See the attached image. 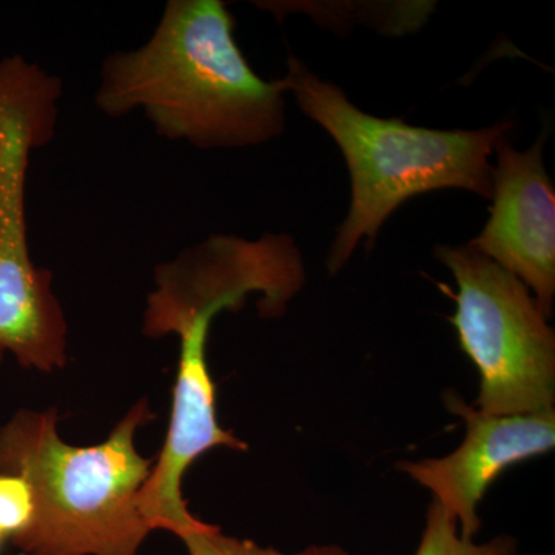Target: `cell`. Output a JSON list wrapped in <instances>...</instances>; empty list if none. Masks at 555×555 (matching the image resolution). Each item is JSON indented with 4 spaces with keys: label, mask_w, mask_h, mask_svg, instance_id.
Listing matches in <instances>:
<instances>
[{
    "label": "cell",
    "mask_w": 555,
    "mask_h": 555,
    "mask_svg": "<svg viewBox=\"0 0 555 555\" xmlns=\"http://www.w3.org/2000/svg\"><path fill=\"white\" fill-rule=\"evenodd\" d=\"M294 555H353L347 553L345 547L338 545H312L306 547L301 553Z\"/></svg>",
    "instance_id": "obj_12"
},
{
    "label": "cell",
    "mask_w": 555,
    "mask_h": 555,
    "mask_svg": "<svg viewBox=\"0 0 555 555\" xmlns=\"http://www.w3.org/2000/svg\"><path fill=\"white\" fill-rule=\"evenodd\" d=\"M178 537L189 555H286L275 547L258 545L254 540L222 534L219 526L203 520Z\"/></svg>",
    "instance_id": "obj_10"
},
{
    "label": "cell",
    "mask_w": 555,
    "mask_h": 555,
    "mask_svg": "<svg viewBox=\"0 0 555 555\" xmlns=\"http://www.w3.org/2000/svg\"><path fill=\"white\" fill-rule=\"evenodd\" d=\"M546 133L526 152L495 144L491 217L469 246L534 292L550 320L555 297V190L543 166Z\"/></svg>",
    "instance_id": "obj_8"
},
{
    "label": "cell",
    "mask_w": 555,
    "mask_h": 555,
    "mask_svg": "<svg viewBox=\"0 0 555 555\" xmlns=\"http://www.w3.org/2000/svg\"><path fill=\"white\" fill-rule=\"evenodd\" d=\"M61 80L22 56L0 61V350L25 369L67 364L68 326L53 275L28 244V164L54 138Z\"/></svg>",
    "instance_id": "obj_5"
},
{
    "label": "cell",
    "mask_w": 555,
    "mask_h": 555,
    "mask_svg": "<svg viewBox=\"0 0 555 555\" xmlns=\"http://www.w3.org/2000/svg\"><path fill=\"white\" fill-rule=\"evenodd\" d=\"M35 517V499L30 485L14 474L0 473V532L7 540L16 539Z\"/></svg>",
    "instance_id": "obj_11"
},
{
    "label": "cell",
    "mask_w": 555,
    "mask_h": 555,
    "mask_svg": "<svg viewBox=\"0 0 555 555\" xmlns=\"http://www.w3.org/2000/svg\"><path fill=\"white\" fill-rule=\"evenodd\" d=\"M516 551L517 540L511 535H496L486 543L463 539L455 518L433 502L427 507L425 531L415 555H516Z\"/></svg>",
    "instance_id": "obj_9"
},
{
    "label": "cell",
    "mask_w": 555,
    "mask_h": 555,
    "mask_svg": "<svg viewBox=\"0 0 555 555\" xmlns=\"http://www.w3.org/2000/svg\"><path fill=\"white\" fill-rule=\"evenodd\" d=\"M219 0H170L152 38L109 54L94 102L109 118L142 109L156 133L198 149L264 144L284 130V79L259 78Z\"/></svg>",
    "instance_id": "obj_2"
},
{
    "label": "cell",
    "mask_w": 555,
    "mask_h": 555,
    "mask_svg": "<svg viewBox=\"0 0 555 555\" xmlns=\"http://www.w3.org/2000/svg\"><path fill=\"white\" fill-rule=\"evenodd\" d=\"M305 281L301 251L286 233L255 241L214 235L156 268L142 331L150 338L177 335L179 361L169 433L139 492V511L153 531L179 535L198 525L182 496V478L199 456L219 447L248 449L218 422L217 387L207 363L215 318L240 310L254 294L261 317H281Z\"/></svg>",
    "instance_id": "obj_1"
},
{
    "label": "cell",
    "mask_w": 555,
    "mask_h": 555,
    "mask_svg": "<svg viewBox=\"0 0 555 555\" xmlns=\"http://www.w3.org/2000/svg\"><path fill=\"white\" fill-rule=\"evenodd\" d=\"M287 64V91L337 142L352 184L349 214L328 251V272H339L364 238L374 246L386 219L414 196L463 189L491 198L494 167L489 158L513 124L433 130L377 118L357 108L345 91L318 78L297 57H288Z\"/></svg>",
    "instance_id": "obj_4"
},
{
    "label": "cell",
    "mask_w": 555,
    "mask_h": 555,
    "mask_svg": "<svg viewBox=\"0 0 555 555\" xmlns=\"http://www.w3.org/2000/svg\"><path fill=\"white\" fill-rule=\"evenodd\" d=\"M7 542L5 535L0 532V550H2L3 543Z\"/></svg>",
    "instance_id": "obj_13"
},
{
    "label": "cell",
    "mask_w": 555,
    "mask_h": 555,
    "mask_svg": "<svg viewBox=\"0 0 555 555\" xmlns=\"http://www.w3.org/2000/svg\"><path fill=\"white\" fill-rule=\"evenodd\" d=\"M2 357H3V352H2V350H0V360H2Z\"/></svg>",
    "instance_id": "obj_14"
},
{
    "label": "cell",
    "mask_w": 555,
    "mask_h": 555,
    "mask_svg": "<svg viewBox=\"0 0 555 555\" xmlns=\"http://www.w3.org/2000/svg\"><path fill=\"white\" fill-rule=\"evenodd\" d=\"M449 411L462 416L466 434L454 452L440 459L403 462L398 469L423 488L455 518L460 535L474 540L481 528L478 506L489 486L509 467L555 447V411L531 415H489L448 392Z\"/></svg>",
    "instance_id": "obj_7"
},
{
    "label": "cell",
    "mask_w": 555,
    "mask_h": 555,
    "mask_svg": "<svg viewBox=\"0 0 555 555\" xmlns=\"http://www.w3.org/2000/svg\"><path fill=\"white\" fill-rule=\"evenodd\" d=\"M455 278L451 318L460 347L476 364V409L489 415L555 411V335L529 288L476 248L438 246Z\"/></svg>",
    "instance_id": "obj_6"
},
{
    "label": "cell",
    "mask_w": 555,
    "mask_h": 555,
    "mask_svg": "<svg viewBox=\"0 0 555 555\" xmlns=\"http://www.w3.org/2000/svg\"><path fill=\"white\" fill-rule=\"evenodd\" d=\"M155 420L138 401L94 447H72L57 430L56 409L16 412L0 426V473L30 485L31 525L11 540L24 555H138L150 532L139 492L156 459L134 437Z\"/></svg>",
    "instance_id": "obj_3"
}]
</instances>
